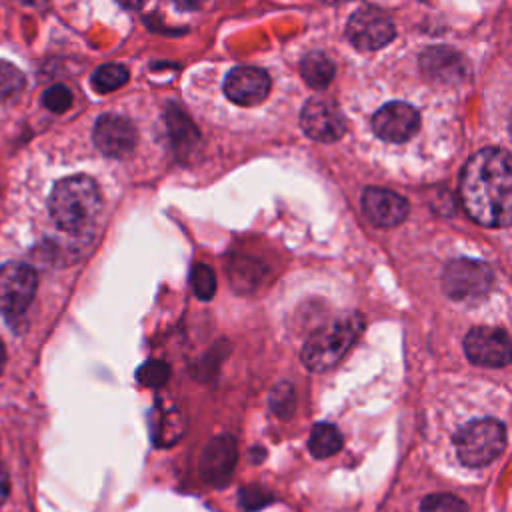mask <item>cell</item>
<instances>
[{"instance_id": "1", "label": "cell", "mask_w": 512, "mask_h": 512, "mask_svg": "<svg viewBox=\"0 0 512 512\" xmlns=\"http://www.w3.org/2000/svg\"><path fill=\"white\" fill-rule=\"evenodd\" d=\"M460 200L466 214L488 228H504L512 220V168L502 148H484L464 166Z\"/></svg>"}, {"instance_id": "2", "label": "cell", "mask_w": 512, "mask_h": 512, "mask_svg": "<svg viewBox=\"0 0 512 512\" xmlns=\"http://www.w3.org/2000/svg\"><path fill=\"white\" fill-rule=\"evenodd\" d=\"M52 220L70 234L86 232L102 208L96 182L88 176H70L60 180L48 200Z\"/></svg>"}, {"instance_id": "3", "label": "cell", "mask_w": 512, "mask_h": 512, "mask_svg": "<svg viewBox=\"0 0 512 512\" xmlns=\"http://www.w3.org/2000/svg\"><path fill=\"white\" fill-rule=\"evenodd\" d=\"M364 330V318L358 312L344 314L330 324L318 328L302 348V362L312 372L334 368L354 346Z\"/></svg>"}, {"instance_id": "4", "label": "cell", "mask_w": 512, "mask_h": 512, "mask_svg": "<svg viewBox=\"0 0 512 512\" xmlns=\"http://www.w3.org/2000/svg\"><path fill=\"white\" fill-rule=\"evenodd\" d=\"M454 448L462 464L482 468L504 452L506 428L494 418L472 420L456 432Z\"/></svg>"}, {"instance_id": "5", "label": "cell", "mask_w": 512, "mask_h": 512, "mask_svg": "<svg viewBox=\"0 0 512 512\" xmlns=\"http://www.w3.org/2000/svg\"><path fill=\"white\" fill-rule=\"evenodd\" d=\"M494 282V274L488 264L472 258L452 260L442 274V288L452 300H480Z\"/></svg>"}, {"instance_id": "6", "label": "cell", "mask_w": 512, "mask_h": 512, "mask_svg": "<svg viewBox=\"0 0 512 512\" xmlns=\"http://www.w3.org/2000/svg\"><path fill=\"white\" fill-rule=\"evenodd\" d=\"M36 272L20 262L0 266V312L20 316L30 306L36 294Z\"/></svg>"}, {"instance_id": "7", "label": "cell", "mask_w": 512, "mask_h": 512, "mask_svg": "<svg viewBox=\"0 0 512 512\" xmlns=\"http://www.w3.org/2000/svg\"><path fill=\"white\" fill-rule=\"evenodd\" d=\"M464 354L476 366L502 368L510 362V338L502 328L476 326L464 336Z\"/></svg>"}, {"instance_id": "8", "label": "cell", "mask_w": 512, "mask_h": 512, "mask_svg": "<svg viewBox=\"0 0 512 512\" xmlns=\"http://www.w3.org/2000/svg\"><path fill=\"white\" fill-rule=\"evenodd\" d=\"M300 126L312 140L334 142L344 136L346 118L334 100L314 96L302 108Z\"/></svg>"}, {"instance_id": "9", "label": "cell", "mask_w": 512, "mask_h": 512, "mask_svg": "<svg viewBox=\"0 0 512 512\" xmlns=\"http://www.w3.org/2000/svg\"><path fill=\"white\" fill-rule=\"evenodd\" d=\"M350 42L360 50L384 48L394 38L392 20L378 8L364 6L352 14L346 26Z\"/></svg>"}, {"instance_id": "10", "label": "cell", "mask_w": 512, "mask_h": 512, "mask_svg": "<svg viewBox=\"0 0 512 512\" xmlns=\"http://www.w3.org/2000/svg\"><path fill=\"white\" fill-rule=\"evenodd\" d=\"M420 116L406 102H388L372 118V130L384 142L400 144L412 138L418 130Z\"/></svg>"}, {"instance_id": "11", "label": "cell", "mask_w": 512, "mask_h": 512, "mask_svg": "<svg viewBox=\"0 0 512 512\" xmlns=\"http://www.w3.org/2000/svg\"><path fill=\"white\" fill-rule=\"evenodd\" d=\"M138 134L134 124L118 114H102L94 126L96 148L112 158L126 156L136 146Z\"/></svg>"}, {"instance_id": "12", "label": "cell", "mask_w": 512, "mask_h": 512, "mask_svg": "<svg viewBox=\"0 0 512 512\" xmlns=\"http://www.w3.org/2000/svg\"><path fill=\"white\" fill-rule=\"evenodd\" d=\"M268 92L270 76L256 66H236L224 80V94L240 106H254L262 102Z\"/></svg>"}, {"instance_id": "13", "label": "cell", "mask_w": 512, "mask_h": 512, "mask_svg": "<svg viewBox=\"0 0 512 512\" xmlns=\"http://www.w3.org/2000/svg\"><path fill=\"white\" fill-rule=\"evenodd\" d=\"M408 202L400 194L370 186L362 194L364 216L378 228H394L408 216Z\"/></svg>"}, {"instance_id": "14", "label": "cell", "mask_w": 512, "mask_h": 512, "mask_svg": "<svg viewBox=\"0 0 512 512\" xmlns=\"http://www.w3.org/2000/svg\"><path fill=\"white\" fill-rule=\"evenodd\" d=\"M236 464V442L232 436L222 434L212 438L200 456V476L210 486H222L232 476Z\"/></svg>"}, {"instance_id": "15", "label": "cell", "mask_w": 512, "mask_h": 512, "mask_svg": "<svg viewBox=\"0 0 512 512\" xmlns=\"http://www.w3.org/2000/svg\"><path fill=\"white\" fill-rule=\"evenodd\" d=\"M334 72H336V68H334L332 60L322 52H310L300 62L302 78L306 80L308 86H312L316 90L326 88L332 82Z\"/></svg>"}, {"instance_id": "16", "label": "cell", "mask_w": 512, "mask_h": 512, "mask_svg": "<svg viewBox=\"0 0 512 512\" xmlns=\"http://www.w3.org/2000/svg\"><path fill=\"white\" fill-rule=\"evenodd\" d=\"M340 448H342V434L334 424H328V422L314 424L308 438V450L314 458H328L336 454Z\"/></svg>"}, {"instance_id": "17", "label": "cell", "mask_w": 512, "mask_h": 512, "mask_svg": "<svg viewBox=\"0 0 512 512\" xmlns=\"http://www.w3.org/2000/svg\"><path fill=\"white\" fill-rule=\"evenodd\" d=\"M128 82V70L122 64H102L92 74V86L96 92H114Z\"/></svg>"}, {"instance_id": "18", "label": "cell", "mask_w": 512, "mask_h": 512, "mask_svg": "<svg viewBox=\"0 0 512 512\" xmlns=\"http://www.w3.org/2000/svg\"><path fill=\"white\" fill-rule=\"evenodd\" d=\"M24 74L10 62H0V102L16 98L24 90Z\"/></svg>"}, {"instance_id": "19", "label": "cell", "mask_w": 512, "mask_h": 512, "mask_svg": "<svg viewBox=\"0 0 512 512\" xmlns=\"http://www.w3.org/2000/svg\"><path fill=\"white\" fill-rule=\"evenodd\" d=\"M190 286L200 300H210L216 292V276L212 268H208L204 262L194 264L190 272Z\"/></svg>"}, {"instance_id": "20", "label": "cell", "mask_w": 512, "mask_h": 512, "mask_svg": "<svg viewBox=\"0 0 512 512\" xmlns=\"http://www.w3.org/2000/svg\"><path fill=\"white\" fill-rule=\"evenodd\" d=\"M420 512H468L466 504L454 494H430L422 500Z\"/></svg>"}, {"instance_id": "21", "label": "cell", "mask_w": 512, "mask_h": 512, "mask_svg": "<svg viewBox=\"0 0 512 512\" xmlns=\"http://www.w3.org/2000/svg\"><path fill=\"white\" fill-rule=\"evenodd\" d=\"M170 366L162 360H150L138 368V380L146 386H162L168 380Z\"/></svg>"}, {"instance_id": "22", "label": "cell", "mask_w": 512, "mask_h": 512, "mask_svg": "<svg viewBox=\"0 0 512 512\" xmlns=\"http://www.w3.org/2000/svg\"><path fill=\"white\" fill-rule=\"evenodd\" d=\"M42 104L50 110V112H56V114H62L66 112L70 106H72V94L66 86L62 84H54L50 86L44 94H42Z\"/></svg>"}, {"instance_id": "23", "label": "cell", "mask_w": 512, "mask_h": 512, "mask_svg": "<svg viewBox=\"0 0 512 512\" xmlns=\"http://www.w3.org/2000/svg\"><path fill=\"white\" fill-rule=\"evenodd\" d=\"M10 492V480H8V472L6 468L0 464V504L8 498Z\"/></svg>"}, {"instance_id": "24", "label": "cell", "mask_w": 512, "mask_h": 512, "mask_svg": "<svg viewBox=\"0 0 512 512\" xmlns=\"http://www.w3.org/2000/svg\"><path fill=\"white\" fill-rule=\"evenodd\" d=\"M206 0H172V4L180 10H198Z\"/></svg>"}, {"instance_id": "25", "label": "cell", "mask_w": 512, "mask_h": 512, "mask_svg": "<svg viewBox=\"0 0 512 512\" xmlns=\"http://www.w3.org/2000/svg\"><path fill=\"white\" fill-rule=\"evenodd\" d=\"M118 4H122L124 8H130V10H138L146 4V0H116Z\"/></svg>"}, {"instance_id": "26", "label": "cell", "mask_w": 512, "mask_h": 512, "mask_svg": "<svg viewBox=\"0 0 512 512\" xmlns=\"http://www.w3.org/2000/svg\"><path fill=\"white\" fill-rule=\"evenodd\" d=\"M4 364H6V350H4V344L0 342V372L4 370Z\"/></svg>"}, {"instance_id": "27", "label": "cell", "mask_w": 512, "mask_h": 512, "mask_svg": "<svg viewBox=\"0 0 512 512\" xmlns=\"http://www.w3.org/2000/svg\"><path fill=\"white\" fill-rule=\"evenodd\" d=\"M322 2H328V4H332V2H344V0H322Z\"/></svg>"}]
</instances>
